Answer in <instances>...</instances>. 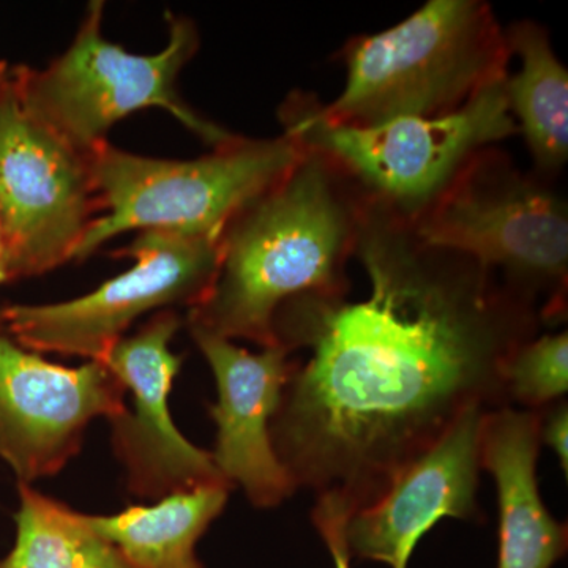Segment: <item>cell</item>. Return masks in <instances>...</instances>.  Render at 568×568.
<instances>
[{"label":"cell","instance_id":"6da1fadb","mask_svg":"<svg viewBox=\"0 0 568 568\" xmlns=\"http://www.w3.org/2000/svg\"><path fill=\"white\" fill-rule=\"evenodd\" d=\"M354 256L369 295L301 294L274 316L295 361L271 439L293 481L372 506L470 407L508 406L504 372L544 320L536 302L466 254L426 244L365 196Z\"/></svg>","mask_w":568,"mask_h":568},{"label":"cell","instance_id":"7a4b0ae2","mask_svg":"<svg viewBox=\"0 0 568 568\" xmlns=\"http://www.w3.org/2000/svg\"><path fill=\"white\" fill-rule=\"evenodd\" d=\"M297 163L224 227L211 291L189 308L194 331L276 346L278 306L301 294L347 295L365 194L325 153Z\"/></svg>","mask_w":568,"mask_h":568},{"label":"cell","instance_id":"3957f363","mask_svg":"<svg viewBox=\"0 0 568 568\" xmlns=\"http://www.w3.org/2000/svg\"><path fill=\"white\" fill-rule=\"evenodd\" d=\"M346 84L317 102L325 122L375 126L462 110L508 77L506 29L484 0H429L405 21L353 37L342 54Z\"/></svg>","mask_w":568,"mask_h":568},{"label":"cell","instance_id":"277c9868","mask_svg":"<svg viewBox=\"0 0 568 568\" xmlns=\"http://www.w3.org/2000/svg\"><path fill=\"white\" fill-rule=\"evenodd\" d=\"M413 223L426 244L474 257L540 306L567 316L568 212L547 179L497 145L481 149Z\"/></svg>","mask_w":568,"mask_h":568},{"label":"cell","instance_id":"5b68a950","mask_svg":"<svg viewBox=\"0 0 568 568\" xmlns=\"http://www.w3.org/2000/svg\"><path fill=\"white\" fill-rule=\"evenodd\" d=\"M103 11V2L89 3L69 50L47 69L9 70L22 108L33 119L88 156L108 142L114 123L148 108L170 112L213 149L239 136L197 114L179 93L181 71L201 43L190 18L166 13V47L144 55L104 39Z\"/></svg>","mask_w":568,"mask_h":568},{"label":"cell","instance_id":"8992f818","mask_svg":"<svg viewBox=\"0 0 568 568\" xmlns=\"http://www.w3.org/2000/svg\"><path fill=\"white\" fill-rule=\"evenodd\" d=\"M305 148L283 132L267 140H235L193 160L134 155L104 142L89 155L93 189L104 215L93 219L74 261H84L129 231L222 233L297 163Z\"/></svg>","mask_w":568,"mask_h":568},{"label":"cell","instance_id":"52a82bcc","mask_svg":"<svg viewBox=\"0 0 568 568\" xmlns=\"http://www.w3.org/2000/svg\"><path fill=\"white\" fill-rule=\"evenodd\" d=\"M506 80L452 114L375 126L325 122L315 95L294 92L280 106V122L283 132L331 156L366 197L416 222L477 152L519 133Z\"/></svg>","mask_w":568,"mask_h":568},{"label":"cell","instance_id":"ba28073f","mask_svg":"<svg viewBox=\"0 0 568 568\" xmlns=\"http://www.w3.org/2000/svg\"><path fill=\"white\" fill-rule=\"evenodd\" d=\"M222 235L141 231L123 252L134 261L129 271L71 301L3 306L0 324L36 353L104 362L145 313L203 301L219 272Z\"/></svg>","mask_w":568,"mask_h":568},{"label":"cell","instance_id":"9c48e42d","mask_svg":"<svg viewBox=\"0 0 568 568\" xmlns=\"http://www.w3.org/2000/svg\"><path fill=\"white\" fill-rule=\"evenodd\" d=\"M91 162L22 108L0 82V261L7 280L73 260L95 207Z\"/></svg>","mask_w":568,"mask_h":568},{"label":"cell","instance_id":"30bf717a","mask_svg":"<svg viewBox=\"0 0 568 568\" xmlns=\"http://www.w3.org/2000/svg\"><path fill=\"white\" fill-rule=\"evenodd\" d=\"M125 394L103 362L52 364L0 325V459L21 484L61 473L93 418L125 413Z\"/></svg>","mask_w":568,"mask_h":568},{"label":"cell","instance_id":"8fae6325","mask_svg":"<svg viewBox=\"0 0 568 568\" xmlns=\"http://www.w3.org/2000/svg\"><path fill=\"white\" fill-rule=\"evenodd\" d=\"M182 327L174 308L152 316L136 334L123 336L103 364L132 394V409L111 418V444L126 474V488L142 499L204 487L234 488L213 463L211 452L179 432L170 394L182 368L170 345Z\"/></svg>","mask_w":568,"mask_h":568},{"label":"cell","instance_id":"7c38bea8","mask_svg":"<svg viewBox=\"0 0 568 568\" xmlns=\"http://www.w3.org/2000/svg\"><path fill=\"white\" fill-rule=\"evenodd\" d=\"M487 410H466L376 503L351 515L346 525L351 558L407 568L418 541L440 518L478 517L480 432Z\"/></svg>","mask_w":568,"mask_h":568},{"label":"cell","instance_id":"4fadbf2b","mask_svg":"<svg viewBox=\"0 0 568 568\" xmlns=\"http://www.w3.org/2000/svg\"><path fill=\"white\" fill-rule=\"evenodd\" d=\"M190 335L207 358L219 392L209 406L216 425L213 463L233 487L244 488L253 506H280L295 488L272 446L271 422L295 361L278 345L252 354L207 332L190 328Z\"/></svg>","mask_w":568,"mask_h":568},{"label":"cell","instance_id":"5bb4252c","mask_svg":"<svg viewBox=\"0 0 568 568\" xmlns=\"http://www.w3.org/2000/svg\"><path fill=\"white\" fill-rule=\"evenodd\" d=\"M540 444L538 410L503 406L485 413L480 466L496 481L497 568H551L566 556L567 526L552 518L538 489Z\"/></svg>","mask_w":568,"mask_h":568},{"label":"cell","instance_id":"9a60e30c","mask_svg":"<svg viewBox=\"0 0 568 568\" xmlns=\"http://www.w3.org/2000/svg\"><path fill=\"white\" fill-rule=\"evenodd\" d=\"M506 39L521 61L506 80L508 108L532 155L534 173L551 181L568 160V71L538 22H514Z\"/></svg>","mask_w":568,"mask_h":568},{"label":"cell","instance_id":"2e32d148","mask_svg":"<svg viewBox=\"0 0 568 568\" xmlns=\"http://www.w3.org/2000/svg\"><path fill=\"white\" fill-rule=\"evenodd\" d=\"M231 489L204 487L173 493L153 506L84 518L89 528L114 545L134 568H203L194 547L222 514Z\"/></svg>","mask_w":568,"mask_h":568},{"label":"cell","instance_id":"e0dca14e","mask_svg":"<svg viewBox=\"0 0 568 568\" xmlns=\"http://www.w3.org/2000/svg\"><path fill=\"white\" fill-rule=\"evenodd\" d=\"M17 544L0 568H134L114 545L93 532L84 514L18 484Z\"/></svg>","mask_w":568,"mask_h":568},{"label":"cell","instance_id":"ac0fdd59","mask_svg":"<svg viewBox=\"0 0 568 568\" xmlns=\"http://www.w3.org/2000/svg\"><path fill=\"white\" fill-rule=\"evenodd\" d=\"M508 406L518 403L540 410L562 399L568 390V335L536 336L508 358L504 372Z\"/></svg>","mask_w":568,"mask_h":568},{"label":"cell","instance_id":"d6986e66","mask_svg":"<svg viewBox=\"0 0 568 568\" xmlns=\"http://www.w3.org/2000/svg\"><path fill=\"white\" fill-rule=\"evenodd\" d=\"M353 510L334 495L316 497L315 508L312 511L313 525L324 538L335 568H351V552L346 541V525Z\"/></svg>","mask_w":568,"mask_h":568},{"label":"cell","instance_id":"ffe728a7","mask_svg":"<svg viewBox=\"0 0 568 568\" xmlns=\"http://www.w3.org/2000/svg\"><path fill=\"white\" fill-rule=\"evenodd\" d=\"M540 414V443L551 448L564 469V474H568V407L567 402L552 403L544 409L538 410Z\"/></svg>","mask_w":568,"mask_h":568},{"label":"cell","instance_id":"44dd1931","mask_svg":"<svg viewBox=\"0 0 568 568\" xmlns=\"http://www.w3.org/2000/svg\"><path fill=\"white\" fill-rule=\"evenodd\" d=\"M7 71L9 70H7L6 63L0 61V82H2L3 78H6Z\"/></svg>","mask_w":568,"mask_h":568},{"label":"cell","instance_id":"7402d4cb","mask_svg":"<svg viewBox=\"0 0 568 568\" xmlns=\"http://www.w3.org/2000/svg\"><path fill=\"white\" fill-rule=\"evenodd\" d=\"M9 280H7L6 272H3L2 268V261H0V284L7 283Z\"/></svg>","mask_w":568,"mask_h":568}]
</instances>
